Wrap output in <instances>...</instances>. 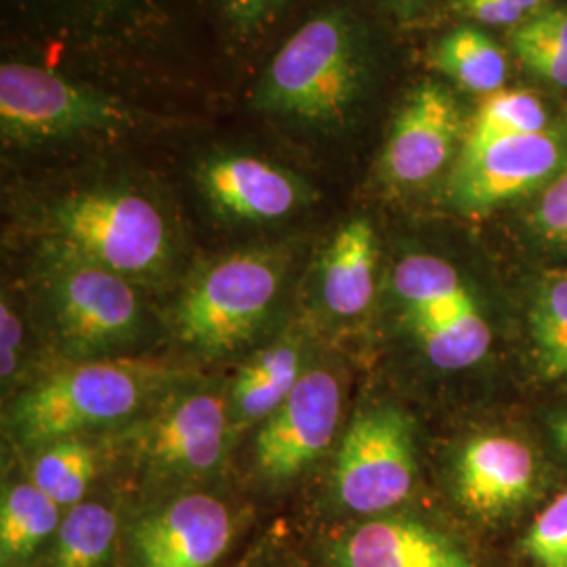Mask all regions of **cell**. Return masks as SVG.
Masks as SVG:
<instances>
[{
	"label": "cell",
	"instance_id": "35",
	"mask_svg": "<svg viewBox=\"0 0 567 567\" xmlns=\"http://www.w3.org/2000/svg\"><path fill=\"white\" fill-rule=\"evenodd\" d=\"M511 2H515L517 7H522L529 18H532L534 13H538V11H543V4H545V0H511Z\"/></svg>",
	"mask_w": 567,
	"mask_h": 567
},
{
	"label": "cell",
	"instance_id": "17",
	"mask_svg": "<svg viewBox=\"0 0 567 567\" xmlns=\"http://www.w3.org/2000/svg\"><path fill=\"white\" fill-rule=\"evenodd\" d=\"M379 238L370 219L353 217L341 225L320 261V299L339 320L360 318L377 292Z\"/></svg>",
	"mask_w": 567,
	"mask_h": 567
},
{
	"label": "cell",
	"instance_id": "2",
	"mask_svg": "<svg viewBox=\"0 0 567 567\" xmlns=\"http://www.w3.org/2000/svg\"><path fill=\"white\" fill-rule=\"evenodd\" d=\"M175 374L135 360H89L41 379L11 404L9 426L21 446L41 447L114 425L152 404Z\"/></svg>",
	"mask_w": 567,
	"mask_h": 567
},
{
	"label": "cell",
	"instance_id": "25",
	"mask_svg": "<svg viewBox=\"0 0 567 567\" xmlns=\"http://www.w3.org/2000/svg\"><path fill=\"white\" fill-rule=\"evenodd\" d=\"M529 334L540 372L547 379L567 377V274H550L538 284Z\"/></svg>",
	"mask_w": 567,
	"mask_h": 567
},
{
	"label": "cell",
	"instance_id": "30",
	"mask_svg": "<svg viewBox=\"0 0 567 567\" xmlns=\"http://www.w3.org/2000/svg\"><path fill=\"white\" fill-rule=\"evenodd\" d=\"M458 13L486 25H519L529 18L511 0H454Z\"/></svg>",
	"mask_w": 567,
	"mask_h": 567
},
{
	"label": "cell",
	"instance_id": "8",
	"mask_svg": "<svg viewBox=\"0 0 567 567\" xmlns=\"http://www.w3.org/2000/svg\"><path fill=\"white\" fill-rule=\"evenodd\" d=\"M229 431L227 395L206 389L168 395L122 440L150 484L192 489L224 463Z\"/></svg>",
	"mask_w": 567,
	"mask_h": 567
},
{
	"label": "cell",
	"instance_id": "32",
	"mask_svg": "<svg viewBox=\"0 0 567 567\" xmlns=\"http://www.w3.org/2000/svg\"><path fill=\"white\" fill-rule=\"evenodd\" d=\"M240 567H316L305 550L265 545L252 550Z\"/></svg>",
	"mask_w": 567,
	"mask_h": 567
},
{
	"label": "cell",
	"instance_id": "3",
	"mask_svg": "<svg viewBox=\"0 0 567 567\" xmlns=\"http://www.w3.org/2000/svg\"><path fill=\"white\" fill-rule=\"evenodd\" d=\"M290 252L255 246L225 255L185 284L173 324L183 343L208 358L250 343L282 297Z\"/></svg>",
	"mask_w": 567,
	"mask_h": 567
},
{
	"label": "cell",
	"instance_id": "1",
	"mask_svg": "<svg viewBox=\"0 0 567 567\" xmlns=\"http://www.w3.org/2000/svg\"><path fill=\"white\" fill-rule=\"evenodd\" d=\"M365 82L358 25L343 11H326L284 42L255 86L252 105L276 118L328 128L353 114Z\"/></svg>",
	"mask_w": 567,
	"mask_h": 567
},
{
	"label": "cell",
	"instance_id": "34",
	"mask_svg": "<svg viewBox=\"0 0 567 567\" xmlns=\"http://www.w3.org/2000/svg\"><path fill=\"white\" fill-rule=\"evenodd\" d=\"M386 2L400 18H410L425 4L426 0H386Z\"/></svg>",
	"mask_w": 567,
	"mask_h": 567
},
{
	"label": "cell",
	"instance_id": "21",
	"mask_svg": "<svg viewBox=\"0 0 567 567\" xmlns=\"http://www.w3.org/2000/svg\"><path fill=\"white\" fill-rule=\"evenodd\" d=\"M433 63L447 79L473 93L492 95L507 81L505 53L473 25H461L437 42Z\"/></svg>",
	"mask_w": 567,
	"mask_h": 567
},
{
	"label": "cell",
	"instance_id": "19",
	"mask_svg": "<svg viewBox=\"0 0 567 567\" xmlns=\"http://www.w3.org/2000/svg\"><path fill=\"white\" fill-rule=\"evenodd\" d=\"M124 522L116 503L82 501L63 511L60 529L37 567H121Z\"/></svg>",
	"mask_w": 567,
	"mask_h": 567
},
{
	"label": "cell",
	"instance_id": "16",
	"mask_svg": "<svg viewBox=\"0 0 567 567\" xmlns=\"http://www.w3.org/2000/svg\"><path fill=\"white\" fill-rule=\"evenodd\" d=\"M391 290L419 344L480 305L454 265L423 252L408 255L393 267Z\"/></svg>",
	"mask_w": 567,
	"mask_h": 567
},
{
	"label": "cell",
	"instance_id": "18",
	"mask_svg": "<svg viewBox=\"0 0 567 567\" xmlns=\"http://www.w3.org/2000/svg\"><path fill=\"white\" fill-rule=\"evenodd\" d=\"M305 347L299 337H288L252 355L227 391L231 429L264 423L303 377Z\"/></svg>",
	"mask_w": 567,
	"mask_h": 567
},
{
	"label": "cell",
	"instance_id": "11",
	"mask_svg": "<svg viewBox=\"0 0 567 567\" xmlns=\"http://www.w3.org/2000/svg\"><path fill=\"white\" fill-rule=\"evenodd\" d=\"M343 412V386L326 365H307L303 377L257 431L252 461L267 486L292 484L332 444Z\"/></svg>",
	"mask_w": 567,
	"mask_h": 567
},
{
	"label": "cell",
	"instance_id": "9",
	"mask_svg": "<svg viewBox=\"0 0 567 567\" xmlns=\"http://www.w3.org/2000/svg\"><path fill=\"white\" fill-rule=\"evenodd\" d=\"M142 114L97 89L28 63L0 68V126L11 142L39 143L135 128Z\"/></svg>",
	"mask_w": 567,
	"mask_h": 567
},
{
	"label": "cell",
	"instance_id": "5",
	"mask_svg": "<svg viewBox=\"0 0 567 567\" xmlns=\"http://www.w3.org/2000/svg\"><path fill=\"white\" fill-rule=\"evenodd\" d=\"M49 227L53 244L131 282L163 276L173 259L171 229L161 208L133 192L70 194L53 204Z\"/></svg>",
	"mask_w": 567,
	"mask_h": 567
},
{
	"label": "cell",
	"instance_id": "6",
	"mask_svg": "<svg viewBox=\"0 0 567 567\" xmlns=\"http://www.w3.org/2000/svg\"><path fill=\"white\" fill-rule=\"evenodd\" d=\"M414 486L416 447L410 416L391 404L360 410L337 454L328 508L334 526L402 511Z\"/></svg>",
	"mask_w": 567,
	"mask_h": 567
},
{
	"label": "cell",
	"instance_id": "26",
	"mask_svg": "<svg viewBox=\"0 0 567 567\" xmlns=\"http://www.w3.org/2000/svg\"><path fill=\"white\" fill-rule=\"evenodd\" d=\"M489 343L492 330L480 305H475L419 347L429 364L446 372H456L482 362Z\"/></svg>",
	"mask_w": 567,
	"mask_h": 567
},
{
	"label": "cell",
	"instance_id": "33",
	"mask_svg": "<svg viewBox=\"0 0 567 567\" xmlns=\"http://www.w3.org/2000/svg\"><path fill=\"white\" fill-rule=\"evenodd\" d=\"M548 429H550L555 446L559 447L564 454H567V412L553 416L550 423H548Z\"/></svg>",
	"mask_w": 567,
	"mask_h": 567
},
{
	"label": "cell",
	"instance_id": "14",
	"mask_svg": "<svg viewBox=\"0 0 567 567\" xmlns=\"http://www.w3.org/2000/svg\"><path fill=\"white\" fill-rule=\"evenodd\" d=\"M454 473L456 505L468 519L486 527L501 526L524 511L538 484L534 452L501 433L468 440Z\"/></svg>",
	"mask_w": 567,
	"mask_h": 567
},
{
	"label": "cell",
	"instance_id": "28",
	"mask_svg": "<svg viewBox=\"0 0 567 567\" xmlns=\"http://www.w3.org/2000/svg\"><path fill=\"white\" fill-rule=\"evenodd\" d=\"M532 225L543 240L567 246V168L543 192L532 213Z\"/></svg>",
	"mask_w": 567,
	"mask_h": 567
},
{
	"label": "cell",
	"instance_id": "22",
	"mask_svg": "<svg viewBox=\"0 0 567 567\" xmlns=\"http://www.w3.org/2000/svg\"><path fill=\"white\" fill-rule=\"evenodd\" d=\"M97 450L76 435L41 447L28 477L68 511L89 498V489L97 480Z\"/></svg>",
	"mask_w": 567,
	"mask_h": 567
},
{
	"label": "cell",
	"instance_id": "10",
	"mask_svg": "<svg viewBox=\"0 0 567 567\" xmlns=\"http://www.w3.org/2000/svg\"><path fill=\"white\" fill-rule=\"evenodd\" d=\"M303 550L316 567H486L465 534L408 508L324 527Z\"/></svg>",
	"mask_w": 567,
	"mask_h": 567
},
{
	"label": "cell",
	"instance_id": "31",
	"mask_svg": "<svg viewBox=\"0 0 567 567\" xmlns=\"http://www.w3.org/2000/svg\"><path fill=\"white\" fill-rule=\"evenodd\" d=\"M282 0H224L225 13L240 30L257 28L267 20Z\"/></svg>",
	"mask_w": 567,
	"mask_h": 567
},
{
	"label": "cell",
	"instance_id": "15",
	"mask_svg": "<svg viewBox=\"0 0 567 567\" xmlns=\"http://www.w3.org/2000/svg\"><path fill=\"white\" fill-rule=\"evenodd\" d=\"M196 182L208 204L238 224H276L313 203V189L301 177L246 154L206 158Z\"/></svg>",
	"mask_w": 567,
	"mask_h": 567
},
{
	"label": "cell",
	"instance_id": "23",
	"mask_svg": "<svg viewBox=\"0 0 567 567\" xmlns=\"http://www.w3.org/2000/svg\"><path fill=\"white\" fill-rule=\"evenodd\" d=\"M548 112L538 95L529 91H496L480 105L466 124L461 150L482 147L496 140L547 131Z\"/></svg>",
	"mask_w": 567,
	"mask_h": 567
},
{
	"label": "cell",
	"instance_id": "20",
	"mask_svg": "<svg viewBox=\"0 0 567 567\" xmlns=\"http://www.w3.org/2000/svg\"><path fill=\"white\" fill-rule=\"evenodd\" d=\"M63 508L30 477L13 480L0 501V567H37L53 543Z\"/></svg>",
	"mask_w": 567,
	"mask_h": 567
},
{
	"label": "cell",
	"instance_id": "13",
	"mask_svg": "<svg viewBox=\"0 0 567 567\" xmlns=\"http://www.w3.org/2000/svg\"><path fill=\"white\" fill-rule=\"evenodd\" d=\"M463 114L442 84H419L400 107L386 137L381 173L395 187L437 177L465 142Z\"/></svg>",
	"mask_w": 567,
	"mask_h": 567
},
{
	"label": "cell",
	"instance_id": "12",
	"mask_svg": "<svg viewBox=\"0 0 567 567\" xmlns=\"http://www.w3.org/2000/svg\"><path fill=\"white\" fill-rule=\"evenodd\" d=\"M566 158L564 137L548 128L461 150L450 179V200L463 213H486L553 182Z\"/></svg>",
	"mask_w": 567,
	"mask_h": 567
},
{
	"label": "cell",
	"instance_id": "27",
	"mask_svg": "<svg viewBox=\"0 0 567 567\" xmlns=\"http://www.w3.org/2000/svg\"><path fill=\"white\" fill-rule=\"evenodd\" d=\"M515 553L526 567H567V489L534 513Z\"/></svg>",
	"mask_w": 567,
	"mask_h": 567
},
{
	"label": "cell",
	"instance_id": "4",
	"mask_svg": "<svg viewBox=\"0 0 567 567\" xmlns=\"http://www.w3.org/2000/svg\"><path fill=\"white\" fill-rule=\"evenodd\" d=\"M42 299L61 351L76 362L107 360L142 337L145 313L133 282L53 243Z\"/></svg>",
	"mask_w": 567,
	"mask_h": 567
},
{
	"label": "cell",
	"instance_id": "24",
	"mask_svg": "<svg viewBox=\"0 0 567 567\" xmlns=\"http://www.w3.org/2000/svg\"><path fill=\"white\" fill-rule=\"evenodd\" d=\"M515 55L538 79L567 89V9H543L511 34Z\"/></svg>",
	"mask_w": 567,
	"mask_h": 567
},
{
	"label": "cell",
	"instance_id": "7",
	"mask_svg": "<svg viewBox=\"0 0 567 567\" xmlns=\"http://www.w3.org/2000/svg\"><path fill=\"white\" fill-rule=\"evenodd\" d=\"M243 526V513L213 492H168L126 517L121 567H221Z\"/></svg>",
	"mask_w": 567,
	"mask_h": 567
},
{
	"label": "cell",
	"instance_id": "29",
	"mask_svg": "<svg viewBox=\"0 0 567 567\" xmlns=\"http://www.w3.org/2000/svg\"><path fill=\"white\" fill-rule=\"evenodd\" d=\"M23 353V324L18 311L7 299L0 305V377L2 385H11L18 377Z\"/></svg>",
	"mask_w": 567,
	"mask_h": 567
}]
</instances>
